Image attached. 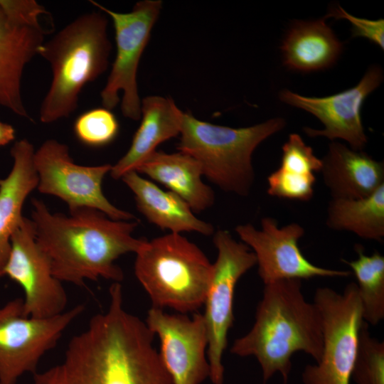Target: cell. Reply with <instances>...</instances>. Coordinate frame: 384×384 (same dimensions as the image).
I'll use <instances>...</instances> for the list:
<instances>
[{"mask_svg":"<svg viewBox=\"0 0 384 384\" xmlns=\"http://www.w3.org/2000/svg\"><path fill=\"white\" fill-rule=\"evenodd\" d=\"M134 268L152 306L186 314L196 312L204 304L213 264L180 233L146 240L136 253Z\"/></svg>","mask_w":384,"mask_h":384,"instance_id":"obj_5","label":"cell"},{"mask_svg":"<svg viewBox=\"0 0 384 384\" xmlns=\"http://www.w3.org/2000/svg\"><path fill=\"white\" fill-rule=\"evenodd\" d=\"M145 323L160 340L159 356L173 384H201L210 377L208 331L203 314H170L151 306Z\"/></svg>","mask_w":384,"mask_h":384,"instance_id":"obj_15","label":"cell"},{"mask_svg":"<svg viewBox=\"0 0 384 384\" xmlns=\"http://www.w3.org/2000/svg\"><path fill=\"white\" fill-rule=\"evenodd\" d=\"M84 309L78 304L54 316L33 318L23 315V298L0 306V384H16L25 373H36L43 356Z\"/></svg>","mask_w":384,"mask_h":384,"instance_id":"obj_8","label":"cell"},{"mask_svg":"<svg viewBox=\"0 0 384 384\" xmlns=\"http://www.w3.org/2000/svg\"><path fill=\"white\" fill-rule=\"evenodd\" d=\"M34 153L28 140L16 142L11 149V170L5 178L0 179V276L9 257L11 236L23 217V203L38 184Z\"/></svg>","mask_w":384,"mask_h":384,"instance_id":"obj_19","label":"cell"},{"mask_svg":"<svg viewBox=\"0 0 384 384\" xmlns=\"http://www.w3.org/2000/svg\"><path fill=\"white\" fill-rule=\"evenodd\" d=\"M3 274L22 288L24 316L48 318L66 310L63 282L54 276L49 258L36 242L33 224L26 217L11 236Z\"/></svg>","mask_w":384,"mask_h":384,"instance_id":"obj_13","label":"cell"},{"mask_svg":"<svg viewBox=\"0 0 384 384\" xmlns=\"http://www.w3.org/2000/svg\"><path fill=\"white\" fill-rule=\"evenodd\" d=\"M121 179L134 193L138 210L161 230L174 233L214 234L213 226L198 218L190 206L175 193L162 190L135 171L126 173Z\"/></svg>","mask_w":384,"mask_h":384,"instance_id":"obj_20","label":"cell"},{"mask_svg":"<svg viewBox=\"0 0 384 384\" xmlns=\"http://www.w3.org/2000/svg\"><path fill=\"white\" fill-rule=\"evenodd\" d=\"M135 171L164 185L182 198L193 213L202 212L215 203L213 189L201 179L200 164L186 154L156 151Z\"/></svg>","mask_w":384,"mask_h":384,"instance_id":"obj_21","label":"cell"},{"mask_svg":"<svg viewBox=\"0 0 384 384\" xmlns=\"http://www.w3.org/2000/svg\"><path fill=\"white\" fill-rule=\"evenodd\" d=\"M32 205L36 242L61 282L84 286L99 278L120 282L124 274L115 261L136 254L147 240L132 235L137 222L113 220L97 209L80 208L65 215L52 213L38 199Z\"/></svg>","mask_w":384,"mask_h":384,"instance_id":"obj_2","label":"cell"},{"mask_svg":"<svg viewBox=\"0 0 384 384\" xmlns=\"http://www.w3.org/2000/svg\"><path fill=\"white\" fill-rule=\"evenodd\" d=\"M107 24L104 14L86 13L44 42L38 55L50 63L53 76L40 108L42 122L69 117L83 87L107 70L112 48Z\"/></svg>","mask_w":384,"mask_h":384,"instance_id":"obj_4","label":"cell"},{"mask_svg":"<svg viewBox=\"0 0 384 384\" xmlns=\"http://www.w3.org/2000/svg\"><path fill=\"white\" fill-rule=\"evenodd\" d=\"M321 323L323 351L320 361L307 365L304 384H349L363 322L356 283L340 294L329 287L317 288L314 297Z\"/></svg>","mask_w":384,"mask_h":384,"instance_id":"obj_7","label":"cell"},{"mask_svg":"<svg viewBox=\"0 0 384 384\" xmlns=\"http://www.w3.org/2000/svg\"><path fill=\"white\" fill-rule=\"evenodd\" d=\"M14 139V128L11 124L0 121V146L9 144Z\"/></svg>","mask_w":384,"mask_h":384,"instance_id":"obj_29","label":"cell"},{"mask_svg":"<svg viewBox=\"0 0 384 384\" xmlns=\"http://www.w3.org/2000/svg\"><path fill=\"white\" fill-rule=\"evenodd\" d=\"M213 243L218 256L213 264L203 315L208 331L209 378L213 384H223V356L227 347L228 331L234 321L235 286L240 277L257 265V260L249 247L238 242L228 230H218L214 233Z\"/></svg>","mask_w":384,"mask_h":384,"instance_id":"obj_9","label":"cell"},{"mask_svg":"<svg viewBox=\"0 0 384 384\" xmlns=\"http://www.w3.org/2000/svg\"><path fill=\"white\" fill-rule=\"evenodd\" d=\"M48 14L35 0H0V107L28 119L22 75L46 41L49 32L42 20Z\"/></svg>","mask_w":384,"mask_h":384,"instance_id":"obj_10","label":"cell"},{"mask_svg":"<svg viewBox=\"0 0 384 384\" xmlns=\"http://www.w3.org/2000/svg\"><path fill=\"white\" fill-rule=\"evenodd\" d=\"M40 193L56 196L69 210L80 208L97 209L111 219L132 220L135 216L112 204L103 193L102 183L111 164L86 166L76 164L66 144L55 139L45 141L34 153Z\"/></svg>","mask_w":384,"mask_h":384,"instance_id":"obj_12","label":"cell"},{"mask_svg":"<svg viewBox=\"0 0 384 384\" xmlns=\"http://www.w3.org/2000/svg\"><path fill=\"white\" fill-rule=\"evenodd\" d=\"M235 232L242 242L252 250L258 274L265 284L284 279H309L316 277H345L350 271L318 267L302 254L298 241L304 229L296 223L279 228L275 219L265 217L261 228L252 224L239 225Z\"/></svg>","mask_w":384,"mask_h":384,"instance_id":"obj_14","label":"cell"},{"mask_svg":"<svg viewBox=\"0 0 384 384\" xmlns=\"http://www.w3.org/2000/svg\"><path fill=\"white\" fill-rule=\"evenodd\" d=\"M285 121L270 119L251 127L213 124L183 112L178 151L194 158L203 176L223 191L247 196L255 180L252 155L267 138L282 129Z\"/></svg>","mask_w":384,"mask_h":384,"instance_id":"obj_6","label":"cell"},{"mask_svg":"<svg viewBox=\"0 0 384 384\" xmlns=\"http://www.w3.org/2000/svg\"><path fill=\"white\" fill-rule=\"evenodd\" d=\"M383 79L381 68L373 65L355 87L333 95L306 97L284 90L279 96L281 101L311 113L322 122L323 129H304L309 137H325L331 140L341 139L352 149L363 151L368 139L361 121V107Z\"/></svg>","mask_w":384,"mask_h":384,"instance_id":"obj_16","label":"cell"},{"mask_svg":"<svg viewBox=\"0 0 384 384\" xmlns=\"http://www.w3.org/2000/svg\"><path fill=\"white\" fill-rule=\"evenodd\" d=\"M356 250V260L343 262L356 277L363 319L375 326L384 319V257L378 252L367 255L360 245Z\"/></svg>","mask_w":384,"mask_h":384,"instance_id":"obj_25","label":"cell"},{"mask_svg":"<svg viewBox=\"0 0 384 384\" xmlns=\"http://www.w3.org/2000/svg\"><path fill=\"white\" fill-rule=\"evenodd\" d=\"M109 296L107 310L92 316L60 362L33 374L31 384H173L155 335L125 309L120 283L111 284Z\"/></svg>","mask_w":384,"mask_h":384,"instance_id":"obj_1","label":"cell"},{"mask_svg":"<svg viewBox=\"0 0 384 384\" xmlns=\"http://www.w3.org/2000/svg\"><path fill=\"white\" fill-rule=\"evenodd\" d=\"M321 171L332 198H361L384 184V164L338 142L329 145Z\"/></svg>","mask_w":384,"mask_h":384,"instance_id":"obj_17","label":"cell"},{"mask_svg":"<svg viewBox=\"0 0 384 384\" xmlns=\"http://www.w3.org/2000/svg\"><path fill=\"white\" fill-rule=\"evenodd\" d=\"M322 351L320 315L315 304L306 301L299 279L265 285L252 327L230 348L233 354L256 358L264 383L277 373L286 383L294 353L304 352L318 363Z\"/></svg>","mask_w":384,"mask_h":384,"instance_id":"obj_3","label":"cell"},{"mask_svg":"<svg viewBox=\"0 0 384 384\" xmlns=\"http://www.w3.org/2000/svg\"><path fill=\"white\" fill-rule=\"evenodd\" d=\"M74 132L83 144L100 146L114 139L119 132V123L110 110L96 108L84 112L76 119Z\"/></svg>","mask_w":384,"mask_h":384,"instance_id":"obj_27","label":"cell"},{"mask_svg":"<svg viewBox=\"0 0 384 384\" xmlns=\"http://www.w3.org/2000/svg\"><path fill=\"white\" fill-rule=\"evenodd\" d=\"M141 112V124L129 149L112 166L110 174L114 179L135 171L160 144L181 132L183 112L171 97L148 96L142 101Z\"/></svg>","mask_w":384,"mask_h":384,"instance_id":"obj_18","label":"cell"},{"mask_svg":"<svg viewBox=\"0 0 384 384\" xmlns=\"http://www.w3.org/2000/svg\"><path fill=\"white\" fill-rule=\"evenodd\" d=\"M363 321L351 378L356 384H384V342L373 338Z\"/></svg>","mask_w":384,"mask_h":384,"instance_id":"obj_26","label":"cell"},{"mask_svg":"<svg viewBox=\"0 0 384 384\" xmlns=\"http://www.w3.org/2000/svg\"><path fill=\"white\" fill-rule=\"evenodd\" d=\"M334 17L336 19H346L352 26L353 37H363L377 44L383 50L384 48V20H368L358 18L347 13L340 6L331 8L324 18Z\"/></svg>","mask_w":384,"mask_h":384,"instance_id":"obj_28","label":"cell"},{"mask_svg":"<svg viewBox=\"0 0 384 384\" xmlns=\"http://www.w3.org/2000/svg\"><path fill=\"white\" fill-rule=\"evenodd\" d=\"M282 149L279 167L267 177V193L284 199L310 200L314 195L315 173L321 169V159L298 134H291Z\"/></svg>","mask_w":384,"mask_h":384,"instance_id":"obj_23","label":"cell"},{"mask_svg":"<svg viewBox=\"0 0 384 384\" xmlns=\"http://www.w3.org/2000/svg\"><path fill=\"white\" fill-rule=\"evenodd\" d=\"M90 2L112 18L115 31L116 56L100 94L103 107L110 110L115 107L122 91V114L138 120L141 118L142 102L137 89V68L151 31L159 16L162 1H140L128 13L116 12L96 1Z\"/></svg>","mask_w":384,"mask_h":384,"instance_id":"obj_11","label":"cell"},{"mask_svg":"<svg viewBox=\"0 0 384 384\" xmlns=\"http://www.w3.org/2000/svg\"><path fill=\"white\" fill-rule=\"evenodd\" d=\"M342 43L325 18L296 21L287 33L282 46L283 61L289 69L311 72L329 68L338 58Z\"/></svg>","mask_w":384,"mask_h":384,"instance_id":"obj_22","label":"cell"},{"mask_svg":"<svg viewBox=\"0 0 384 384\" xmlns=\"http://www.w3.org/2000/svg\"><path fill=\"white\" fill-rule=\"evenodd\" d=\"M326 224L337 230L381 241L384 237V184L361 198H332L327 209Z\"/></svg>","mask_w":384,"mask_h":384,"instance_id":"obj_24","label":"cell"}]
</instances>
